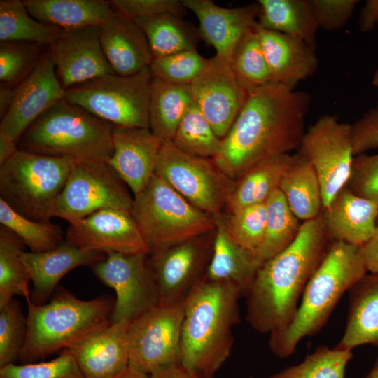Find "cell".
<instances>
[{
	"mask_svg": "<svg viewBox=\"0 0 378 378\" xmlns=\"http://www.w3.org/2000/svg\"><path fill=\"white\" fill-rule=\"evenodd\" d=\"M310 102L308 93L274 83L249 92L215 163L236 181L258 162L298 149Z\"/></svg>",
	"mask_w": 378,
	"mask_h": 378,
	"instance_id": "obj_1",
	"label": "cell"
},
{
	"mask_svg": "<svg viewBox=\"0 0 378 378\" xmlns=\"http://www.w3.org/2000/svg\"><path fill=\"white\" fill-rule=\"evenodd\" d=\"M331 242L321 213L302 223L288 247L262 263L244 294L246 320L255 330L271 335L289 325Z\"/></svg>",
	"mask_w": 378,
	"mask_h": 378,
	"instance_id": "obj_2",
	"label": "cell"
},
{
	"mask_svg": "<svg viewBox=\"0 0 378 378\" xmlns=\"http://www.w3.org/2000/svg\"><path fill=\"white\" fill-rule=\"evenodd\" d=\"M241 290L230 282L201 281L183 301L181 366L212 377L228 358L239 323Z\"/></svg>",
	"mask_w": 378,
	"mask_h": 378,
	"instance_id": "obj_3",
	"label": "cell"
},
{
	"mask_svg": "<svg viewBox=\"0 0 378 378\" xmlns=\"http://www.w3.org/2000/svg\"><path fill=\"white\" fill-rule=\"evenodd\" d=\"M366 273L360 246L332 241L306 286L291 322L270 335L272 353L281 358L294 354L302 339L323 328L344 293Z\"/></svg>",
	"mask_w": 378,
	"mask_h": 378,
	"instance_id": "obj_4",
	"label": "cell"
},
{
	"mask_svg": "<svg viewBox=\"0 0 378 378\" xmlns=\"http://www.w3.org/2000/svg\"><path fill=\"white\" fill-rule=\"evenodd\" d=\"M114 127L63 98L29 127L18 148L78 162H108L113 153Z\"/></svg>",
	"mask_w": 378,
	"mask_h": 378,
	"instance_id": "obj_5",
	"label": "cell"
},
{
	"mask_svg": "<svg viewBox=\"0 0 378 378\" xmlns=\"http://www.w3.org/2000/svg\"><path fill=\"white\" fill-rule=\"evenodd\" d=\"M114 301L108 295L85 300L65 289L48 303L27 302V331L20 359L24 363L63 351L111 323Z\"/></svg>",
	"mask_w": 378,
	"mask_h": 378,
	"instance_id": "obj_6",
	"label": "cell"
},
{
	"mask_svg": "<svg viewBox=\"0 0 378 378\" xmlns=\"http://www.w3.org/2000/svg\"><path fill=\"white\" fill-rule=\"evenodd\" d=\"M134 196L131 213L149 255L216 230V218L191 204L156 174Z\"/></svg>",
	"mask_w": 378,
	"mask_h": 378,
	"instance_id": "obj_7",
	"label": "cell"
},
{
	"mask_svg": "<svg viewBox=\"0 0 378 378\" xmlns=\"http://www.w3.org/2000/svg\"><path fill=\"white\" fill-rule=\"evenodd\" d=\"M74 162L18 149L0 165V199L26 218L50 221Z\"/></svg>",
	"mask_w": 378,
	"mask_h": 378,
	"instance_id": "obj_8",
	"label": "cell"
},
{
	"mask_svg": "<svg viewBox=\"0 0 378 378\" xmlns=\"http://www.w3.org/2000/svg\"><path fill=\"white\" fill-rule=\"evenodd\" d=\"M153 79L150 66L130 76L108 74L66 89L64 98L115 126L149 128Z\"/></svg>",
	"mask_w": 378,
	"mask_h": 378,
	"instance_id": "obj_9",
	"label": "cell"
},
{
	"mask_svg": "<svg viewBox=\"0 0 378 378\" xmlns=\"http://www.w3.org/2000/svg\"><path fill=\"white\" fill-rule=\"evenodd\" d=\"M155 174L202 211L220 217L235 185L214 159L188 154L172 141L162 144Z\"/></svg>",
	"mask_w": 378,
	"mask_h": 378,
	"instance_id": "obj_10",
	"label": "cell"
},
{
	"mask_svg": "<svg viewBox=\"0 0 378 378\" xmlns=\"http://www.w3.org/2000/svg\"><path fill=\"white\" fill-rule=\"evenodd\" d=\"M183 302L158 306L132 322L128 330L129 368L150 375L181 365Z\"/></svg>",
	"mask_w": 378,
	"mask_h": 378,
	"instance_id": "obj_11",
	"label": "cell"
},
{
	"mask_svg": "<svg viewBox=\"0 0 378 378\" xmlns=\"http://www.w3.org/2000/svg\"><path fill=\"white\" fill-rule=\"evenodd\" d=\"M300 153L314 167L326 209L349 180L354 159L351 125L323 115L305 131Z\"/></svg>",
	"mask_w": 378,
	"mask_h": 378,
	"instance_id": "obj_12",
	"label": "cell"
},
{
	"mask_svg": "<svg viewBox=\"0 0 378 378\" xmlns=\"http://www.w3.org/2000/svg\"><path fill=\"white\" fill-rule=\"evenodd\" d=\"M132 203L126 184L107 162H74L55 217L71 223L105 209L131 211Z\"/></svg>",
	"mask_w": 378,
	"mask_h": 378,
	"instance_id": "obj_13",
	"label": "cell"
},
{
	"mask_svg": "<svg viewBox=\"0 0 378 378\" xmlns=\"http://www.w3.org/2000/svg\"><path fill=\"white\" fill-rule=\"evenodd\" d=\"M147 255L113 253L92 267L97 277L115 290L112 322H132L160 304L157 284L146 259Z\"/></svg>",
	"mask_w": 378,
	"mask_h": 378,
	"instance_id": "obj_14",
	"label": "cell"
},
{
	"mask_svg": "<svg viewBox=\"0 0 378 378\" xmlns=\"http://www.w3.org/2000/svg\"><path fill=\"white\" fill-rule=\"evenodd\" d=\"M211 234L195 238L150 255L153 274L162 305L183 302L206 276L213 247Z\"/></svg>",
	"mask_w": 378,
	"mask_h": 378,
	"instance_id": "obj_15",
	"label": "cell"
},
{
	"mask_svg": "<svg viewBox=\"0 0 378 378\" xmlns=\"http://www.w3.org/2000/svg\"><path fill=\"white\" fill-rule=\"evenodd\" d=\"M65 241L102 252L150 254L148 246L130 211L105 209L69 223Z\"/></svg>",
	"mask_w": 378,
	"mask_h": 378,
	"instance_id": "obj_16",
	"label": "cell"
},
{
	"mask_svg": "<svg viewBox=\"0 0 378 378\" xmlns=\"http://www.w3.org/2000/svg\"><path fill=\"white\" fill-rule=\"evenodd\" d=\"M194 102L223 139L244 105L248 93L237 81L230 61L216 55L190 84Z\"/></svg>",
	"mask_w": 378,
	"mask_h": 378,
	"instance_id": "obj_17",
	"label": "cell"
},
{
	"mask_svg": "<svg viewBox=\"0 0 378 378\" xmlns=\"http://www.w3.org/2000/svg\"><path fill=\"white\" fill-rule=\"evenodd\" d=\"M64 97L49 46L31 75L15 87L13 104L1 120L0 133L18 142L29 127Z\"/></svg>",
	"mask_w": 378,
	"mask_h": 378,
	"instance_id": "obj_18",
	"label": "cell"
},
{
	"mask_svg": "<svg viewBox=\"0 0 378 378\" xmlns=\"http://www.w3.org/2000/svg\"><path fill=\"white\" fill-rule=\"evenodd\" d=\"M49 48L57 76L64 90L85 81L115 74L100 41V27L65 30Z\"/></svg>",
	"mask_w": 378,
	"mask_h": 378,
	"instance_id": "obj_19",
	"label": "cell"
},
{
	"mask_svg": "<svg viewBox=\"0 0 378 378\" xmlns=\"http://www.w3.org/2000/svg\"><path fill=\"white\" fill-rule=\"evenodd\" d=\"M130 321L111 322L67 349L83 378H116L129 368Z\"/></svg>",
	"mask_w": 378,
	"mask_h": 378,
	"instance_id": "obj_20",
	"label": "cell"
},
{
	"mask_svg": "<svg viewBox=\"0 0 378 378\" xmlns=\"http://www.w3.org/2000/svg\"><path fill=\"white\" fill-rule=\"evenodd\" d=\"M113 143V153L107 163L137 195L155 174L163 143L149 128L115 125Z\"/></svg>",
	"mask_w": 378,
	"mask_h": 378,
	"instance_id": "obj_21",
	"label": "cell"
},
{
	"mask_svg": "<svg viewBox=\"0 0 378 378\" xmlns=\"http://www.w3.org/2000/svg\"><path fill=\"white\" fill-rule=\"evenodd\" d=\"M182 3L197 18L202 39L215 49L216 55L229 61L239 41L258 24V2L231 8L210 0H182Z\"/></svg>",
	"mask_w": 378,
	"mask_h": 378,
	"instance_id": "obj_22",
	"label": "cell"
},
{
	"mask_svg": "<svg viewBox=\"0 0 378 378\" xmlns=\"http://www.w3.org/2000/svg\"><path fill=\"white\" fill-rule=\"evenodd\" d=\"M106 257L102 252L80 248L66 241L44 252L23 251L21 258L34 286L31 301L36 304H44L66 274L80 266L92 267Z\"/></svg>",
	"mask_w": 378,
	"mask_h": 378,
	"instance_id": "obj_23",
	"label": "cell"
},
{
	"mask_svg": "<svg viewBox=\"0 0 378 378\" xmlns=\"http://www.w3.org/2000/svg\"><path fill=\"white\" fill-rule=\"evenodd\" d=\"M262 49L272 83L295 90L312 76L318 65L315 48L302 40L257 25Z\"/></svg>",
	"mask_w": 378,
	"mask_h": 378,
	"instance_id": "obj_24",
	"label": "cell"
},
{
	"mask_svg": "<svg viewBox=\"0 0 378 378\" xmlns=\"http://www.w3.org/2000/svg\"><path fill=\"white\" fill-rule=\"evenodd\" d=\"M328 234L332 241L362 246L377 229L378 204L341 189L323 209Z\"/></svg>",
	"mask_w": 378,
	"mask_h": 378,
	"instance_id": "obj_25",
	"label": "cell"
},
{
	"mask_svg": "<svg viewBox=\"0 0 378 378\" xmlns=\"http://www.w3.org/2000/svg\"><path fill=\"white\" fill-rule=\"evenodd\" d=\"M103 51L115 74L130 76L150 66L154 57L134 19L116 13L100 26Z\"/></svg>",
	"mask_w": 378,
	"mask_h": 378,
	"instance_id": "obj_26",
	"label": "cell"
},
{
	"mask_svg": "<svg viewBox=\"0 0 378 378\" xmlns=\"http://www.w3.org/2000/svg\"><path fill=\"white\" fill-rule=\"evenodd\" d=\"M348 292L346 328L336 347L352 351L363 344L378 346V274L366 273Z\"/></svg>",
	"mask_w": 378,
	"mask_h": 378,
	"instance_id": "obj_27",
	"label": "cell"
},
{
	"mask_svg": "<svg viewBox=\"0 0 378 378\" xmlns=\"http://www.w3.org/2000/svg\"><path fill=\"white\" fill-rule=\"evenodd\" d=\"M261 265L255 255L241 248L230 237L225 221L220 217L216 218L206 279L232 283L244 295Z\"/></svg>",
	"mask_w": 378,
	"mask_h": 378,
	"instance_id": "obj_28",
	"label": "cell"
},
{
	"mask_svg": "<svg viewBox=\"0 0 378 378\" xmlns=\"http://www.w3.org/2000/svg\"><path fill=\"white\" fill-rule=\"evenodd\" d=\"M36 20L65 30L102 26L116 11L106 0H24Z\"/></svg>",
	"mask_w": 378,
	"mask_h": 378,
	"instance_id": "obj_29",
	"label": "cell"
},
{
	"mask_svg": "<svg viewBox=\"0 0 378 378\" xmlns=\"http://www.w3.org/2000/svg\"><path fill=\"white\" fill-rule=\"evenodd\" d=\"M294 154L276 155L253 165L236 181L226 208L230 214L244 207L265 202L279 189L285 174L290 167Z\"/></svg>",
	"mask_w": 378,
	"mask_h": 378,
	"instance_id": "obj_30",
	"label": "cell"
},
{
	"mask_svg": "<svg viewBox=\"0 0 378 378\" xmlns=\"http://www.w3.org/2000/svg\"><path fill=\"white\" fill-rule=\"evenodd\" d=\"M193 102L190 85L170 83L153 77L148 107L149 129L162 143L172 141Z\"/></svg>",
	"mask_w": 378,
	"mask_h": 378,
	"instance_id": "obj_31",
	"label": "cell"
},
{
	"mask_svg": "<svg viewBox=\"0 0 378 378\" xmlns=\"http://www.w3.org/2000/svg\"><path fill=\"white\" fill-rule=\"evenodd\" d=\"M258 25L300 38L315 48L318 26L309 0H259Z\"/></svg>",
	"mask_w": 378,
	"mask_h": 378,
	"instance_id": "obj_32",
	"label": "cell"
},
{
	"mask_svg": "<svg viewBox=\"0 0 378 378\" xmlns=\"http://www.w3.org/2000/svg\"><path fill=\"white\" fill-rule=\"evenodd\" d=\"M146 35L154 58L196 50L202 39L199 29L172 13L134 19Z\"/></svg>",
	"mask_w": 378,
	"mask_h": 378,
	"instance_id": "obj_33",
	"label": "cell"
},
{
	"mask_svg": "<svg viewBox=\"0 0 378 378\" xmlns=\"http://www.w3.org/2000/svg\"><path fill=\"white\" fill-rule=\"evenodd\" d=\"M279 190L290 210L302 223L316 218L323 209L318 176L312 164L298 153L294 154Z\"/></svg>",
	"mask_w": 378,
	"mask_h": 378,
	"instance_id": "obj_34",
	"label": "cell"
},
{
	"mask_svg": "<svg viewBox=\"0 0 378 378\" xmlns=\"http://www.w3.org/2000/svg\"><path fill=\"white\" fill-rule=\"evenodd\" d=\"M64 31L34 18L23 1H0V41H24L49 46Z\"/></svg>",
	"mask_w": 378,
	"mask_h": 378,
	"instance_id": "obj_35",
	"label": "cell"
},
{
	"mask_svg": "<svg viewBox=\"0 0 378 378\" xmlns=\"http://www.w3.org/2000/svg\"><path fill=\"white\" fill-rule=\"evenodd\" d=\"M26 245L15 233L0 228V308L15 295L31 300L29 289L30 277L21 255Z\"/></svg>",
	"mask_w": 378,
	"mask_h": 378,
	"instance_id": "obj_36",
	"label": "cell"
},
{
	"mask_svg": "<svg viewBox=\"0 0 378 378\" xmlns=\"http://www.w3.org/2000/svg\"><path fill=\"white\" fill-rule=\"evenodd\" d=\"M265 234L258 258L262 263L288 247L299 234L302 222L290 210L278 189L266 201Z\"/></svg>",
	"mask_w": 378,
	"mask_h": 378,
	"instance_id": "obj_37",
	"label": "cell"
},
{
	"mask_svg": "<svg viewBox=\"0 0 378 378\" xmlns=\"http://www.w3.org/2000/svg\"><path fill=\"white\" fill-rule=\"evenodd\" d=\"M257 25L241 37L230 58V65L235 78L248 92L272 83Z\"/></svg>",
	"mask_w": 378,
	"mask_h": 378,
	"instance_id": "obj_38",
	"label": "cell"
},
{
	"mask_svg": "<svg viewBox=\"0 0 378 378\" xmlns=\"http://www.w3.org/2000/svg\"><path fill=\"white\" fill-rule=\"evenodd\" d=\"M172 141L188 154L209 159L218 155L222 146V139L194 102L180 121Z\"/></svg>",
	"mask_w": 378,
	"mask_h": 378,
	"instance_id": "obj_39",
	"label": "cell"
},
{
	"mask_svg": "<svg viewBox=\"0 0 378 378\" xmlns=\"http://www.w3.org/2000/svg\"><path fill=\"white\" fill-rule=\"evenodd\" d=\"M0 223L18 236L31 252L51 250L65 241L62 227L50 221H36L23 216L0 199Z\"/></svg>",
	"mask_w": 378,
	"mask_h": 378,
	"instance_id": "obj_40",
	"label": "cell"
},
{
	"mask_svg": "<svg viewBox=\"0 0 378 378\" xmlns=\"http://www.w3.org/2000/svg\"><path fill=\"white\" fill-rule=\"evenodd\" d=\"M352 357L351 350L321 346L300 363L265 378H345Z\"/></svg>",
	"mask_w": 378,
	"mask_h": 378,
	"instance_id": "obj_41",
	"label": "cell"
},
{
	"mask_svg": "<svg viewBox=\"0 0 378 378\" xmlns=\"http://www.w3.org/2000/svg\"><path fill=\"white\" fill-rule=\"evenodd\" d=\"M47 47L30 41H1V83L10 87L19 85L36 69Z\"/></svg>",
	"mask_w": 378,
	"mask_h": 378,
	"instance_id": "obj_42",
	"label": "cell"
},
{
	"mask_svg": "<svg viewBox=\"0 0 378 378\" xmlns=\"http://www.w3.org/2000/svg\"><path fill=\"white\" fill-rule=\"evenodd\" d=\"M224 221L230 237L241 248L258 258L265 234L266 202L244 207L230 214L228 219Z\"/></svg>",
	"mask_w": 378,
	"mask_h": 378,
	"instance_id": "obj_43",
	"label": "cell"
},
{
	"mask_svg": "<svg viewBox=\"0 0 378 378\" xmlns=\"http://www.w3.org/2000/svg\"><path fill=\"white\" fill-rule=\"evenodd\" d=\"M210 59L202 57L197 50H186L154 58L150 65L153 77L163 81L190 85L208 66Z\"/></svg>",
	"mask_w": 378,
	"mask_h": 378,
	"instance_id": "obj_44",
	"label": "cell"
},
{
	"mask_svg": "<svg viewBox=\"0 0 378 378\" xmlns=\"http://www.w3.org/2000/svg\"><path fill=\"white\" fill-rule=\"evenodd\" d=\"M27 331V316L13 298L0 308V368L20 358Z\"/></svg>",
	"mask_w": 378,
	"mask_h": 378,
	"instance_id": "obj_45",
	"label": "cell"
},
{
	"mask_svg": "<svg viewBox=\"0 0 378 378\" xmlns=\"http://www.w3.org/2000/svg\"><path fill=\"white\" fill-rule=\"evenodd\" d=\"M0 378H83L73 356L66 350L41 363L8 364L0 368Z\"/></svg>",
	"mask_w": 378,
	"mask_h": 378,
	"instance_id": "obj_46",
	"label": "cell"
},
{
	"mask_svg": "<svg viewBox=\"0 0 378 378\" xmlns=\"http://www.w3.org/2000/svg\"><path fill=\"white\" fill-rule=\"evenodd\" d=\"M346 186L355 194L378 204V153L354 157Z\"/></svg>",
	"mask_w": 378,
	"mask_h": 378,
	"instance_id": "obj_47",
	"label": "cell"
},
{
	"mask_svg": "<svg viewBox=\"0 0 378 378\" xmlns=\"http://www.w3.org/2000/svg\"><path fill=\"white\" fill-rule=\"evenodd\" d=\"M319 28L335 31L342 28L352 16L358 0H309Z\"/></svg>",
	"mask_w": 378,
	"mask_h": 378,
	"instance_id": "obj_48",
	"label": "cell"
},
{
	"mask_svg": "<svg viewBox=\"0 0 378 378\" xmlns=\"http://www.w3.org/2000/svg\"><path fill=\"white\" fill-rule=\"evenodd\" d=\"M119 13L132 19L159 13H172L182 17L186 8L179 0H111Z\"/></svg>",
	"mask_w": 378,
	"mask_h": 378,
	"instance_id": "obj_49",
	"label": "cell"
},
{
	"mask_svg": "<svg viewBox=\"0 0 378 378\" xmlns=\"http://www.w3.org/2000/svg\"><path fill=\"white\" fill-rule=\"evenodd\" d=\"M355 156L378 148V104L351 125Z\"/></svg>",
	"mask_w": 378,
	"mask_h": 378,
	"instance_id": "obj_50",
	"label": "cell"
},
{
	"mask_svg": "<svg viewBox=\"0 0 378 378\" xmlns=\"http://www.w3.org/2000/svg\"><path fill=\"white\" fill-rule=\"evenodd\" d=\"M378 23V0H367L362 7L359 18L358 27L363 33L373 30Z\"/></svg>",
	"mask_w": 378,
	"mask_h": 378,
	"instance_id": "obj_51",
	"label": "cell"
},
{
	"mask_svg": "<svg viewBox=\"0 0 378 378\" xmlns=\"http://www.w3.org/2000/svg\"><path fill=\"white\" fill-rule=\"evenodd\" d=\"M360 254L368 272L378 274V227L374 236L360 246Z\"/></svg>",
	"mask_w": 378,
	"mask_h": 378,
	"instance_id": "obj_52",
	"label": "cell"
},
{
	"mask_svg": "<svg viewBox=\"0 0 378 378\" xmlns=\"http://www.w3.org/2000/svg\"><path fill=\"white\" fill-rule=\"evenodd\" d=\"M149 378H212L190 372L181 365L172 366L159 370L150 375Z\"/></svg>",
	"mask_w": 378,
	"mask_h": 378,
	"instance_id": "obj_53",
	"label": "cell"
},
{
	"mask_svg": "<svg viewBox=\"0 0 378 378\" xmlns=\"http://www.w3.org/2000/svg\"><path fill=\"white\" fill-rule=\"evenodd\" d=\"M15 95V87L0 84V116L1 120L10 109Z\"/></svg>",
	"mask_w": 378,
	"mask_h": 378,
	"instance_id": "obj_54",
	"label": "cell"
},
{
	"mask_svg": "<svg viewBox=\"0 0 378 378\" xmlns=\"http://www.w3.org/2000/svg\"><path fill=\"white\" fill-rule=\"evenodd\" d=\"M18 150L17 144L0 133V165L9 160Z\"/></svg>",
	"mask_w": 378,
	"mask_h": 378,
	"instance_id": "obj_55",
	"label": "cell"
},
{
	"mask_svg": "<svg viewBox=\"0 0 378 378\" xmlns=\"http://www.w3.org/2000/svg\"><path fill=\"white\" fill-rule=\"evenodd\" d=\"M116 378H149V375L128 368L124 373Z\"/></svg>",
	"mask_w": 378,
	"mask_h": 378,
	"instance_id": "obj_56",
	"label": "cell"
},
{
	"mask_svg": "<svg viewBox=\"0 0 378 378\" xmlns=\"http://www.w3.org/2000/svg\"><path fill=\"white\" fill-rule=\"evenodd\" d=\"M363 378H378V356L374 366L372 368L369 373Z\"/></svg>",
	"mask_w": 378,
	"mask_h": 378,
	"instance_id": "obj_57",
	"label": "cell"
},
{
	"mask_svg": "<svg viewBox=\"0 0 378 378\" xmlns=\"http://www.w3.org/2000/svg\"><path fill=\"white\" fill-rule=\"evenodd\" d=\"M372 85L378 93V68L375 71L372 78Z\"/></svg>",
	"mask_w": 378,
	"mask_h": 378,
	"instance_id": "obj_58",
	"label": "cell"
},
{
	"mask_svg": "<svg viewBox=\"0 0 378 378\" xmlns=\"http://www.w3.org/2000/svg\"><path fill=\"white\" fill-rule=\"evenodd\" d=\"M377 226H378V219H377Z\"/></svg>",
	"mask_w": 378,
	"mask_h": 378,
	"instance_id": "obj_59",
	"label": "cell"
},
{
	"mask_svg": "<svg viewBox=\"0 0 378 378\" xmlns=\"http://www.w3.org/2000/svg\"><path fill=\"white\" fill-rule=\"evenodd\" d=\"M249 378H253V377H249Z\"/></svg>",
	"mask_w": 378,
	"mask_h": 378,
	"instance_id": "obj_60",
	"label": "cell"
}]
</instances>
